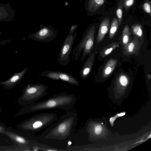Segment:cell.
<instances>
[{
    "instance_id": "obj_1",
    "label": "cell",
    "mask_w": 151,
    "mask_h": 151,
    "mask_svg": "<svg viewBox=\"0 0 151 151\" xmlns=\"http://www.w3.org/2000/svg\"><path fill=\"white\" fill-rule=\"evenodd\" d=\"M77 114L68 111L49 126L40 135L41 139L63 140L71 134L77 122Z\"/></svg>"
},
{
    "instance_id": "obj_2",
    "label": "cell",
    "mask_w": 151,
    "mask_h": 151,
    "mask_svg": "<svg viewBox=\"0 0 151 151\" xmlns=\"http://www.w3.org/2000/svg\"><path fill=\"white\" fill-rule=\"evenodd\" d=\"M76 101L73 95L63 92L43 101L34 102L25 106L23 109L24 113L54 109L65 111L71 109Z\"/></svg>"
},
{
    "instance_id": "obj_3",
    "label": "cell",
    "mask_w": 151,
    "mask_h": 151,
    "mask_svg": "<svg viewBox=\"0 0 151 151\" xmlns=\"http://www.w3.org/2000/svg\"><path fill=\"white\" fill-rule=\"evenodd\" d=\"M58 119L55 113H41L35 115L25 120L22 124L20 127L28 132L34 133L47 128Z\"/></svg>"
},
{
    "instance_id": "obj_4",
    "label": "cell",
    "mask_w": 151,
    "mask_h": 151,
    "mask_svg": "<svg viewBox=\"0 0 151 151\" xmlns=\"http://www.w3.org/2000/svg\"><path fill=\"white\" fill-rule=\"evenodd\" d=\"M48 86L40 83L29 84L24 88L20 98L21 104L26 105L33 103L46 95Z\"/></svg>"
},
{
    "instance_id": "obj_5",
    "label": "cell",
    "mask_w": 151,
    "mask_h": 151,
    "mask_svg": "<svg viewBox=\"0 0 151 151\" xmlns=\"http://www.w3.org/2000/svg\"><path fill=\"white\" fill-rule=\"evenodd\" d=\"M95 27H91L86 31L79 43L74 49L73 54V59L75 61L78 60L81 52V63H82L87 55L90 52L93 44V35Z\"/></svg>"
},
{
    "instance_id": "obj_6",
    "label": "cell",
    "mask_w": 151,
    "mask_h": 151,
    "mask_svg": "<svg viewBox=\"0 0 151 151\" xmlns=\"http://www.w3.org/2000/svg\"><path fill=\"white\" fill-rule=\"evenodd\" d=\"M40 27V29L29 35L27 37L32 40L44 42H51L56 37L57 31L52 26L41 25Z\"/></svg>"
},
{
    "instance_id": "obj_7",
    "label": "cell",
    "mask_w": 151,
    "mask_h": 151,
    "mask_svg": "<svg viewBox=\"0 0 151 151\" xmlns=\"http://www.w3.org/2000/svg\"><path fill=\"white\" fill-rule=\"evenodd\" d=\"M77 33L76 31L73 35H68L64 41L58 58V62L60 65L66 66L70 63V52Z\"/></svg>"
},
{
    "instance_id": "obj_8",
    "label": "cell",
    "mask_w": 151,
    "mask_h": 151,
    "mask_svg": "<svg viewBox=\"0 0 151 151\" xmlns=\"http://www.w3.org/2000/svg\"><path fill=\"white\" fill-rule=\"evenodd\" d=\"M40 76L47 77L55 80H61L72 85L78 86L80 83L77 79L70 74L63 72L47 70L41 73Z\"/></svg>"
},
{
    "instance_id": "obj_9",
    "label": "cell",
    "mask_w": 151,
    "mask_h": 151,
    "mask_svg": "<svg viewBox=\"0 0 151 151\" xmlns=\"http://www.w3.org/2000/svg\"><path fill=\"white\" fill-rule=\"evenodd\" d=\"M28 69V67L25 68L20 72L15 73L7 80L0 82V85L6 89L14 88L20 81Z\"/></svg>"
},
{
    "instance_id": "obj_10",
    "label": "cell",
    "mask_w": 151,
    "mask_h": 151,
    "mask_svg": "<svg viewBox=\"0 0 151 151\" xmlns=\"http://www.w3.org/2000/svg\"><path fill=\"white\" fill-rule=\"evenodd\" d=\"M15 16L14 10L9 4H0V22L12 21Z\"/></svg>"
},
{
    "instance_id": "obj_11",
    "label": "cell",
    "mask_w": 151,
    "mask_h": 151,
    "mask_svg": "<svg viewBox=\"0 0 151 151\" xmlns=\"http://www.w3.org/2000/svg\"><path fill=\"white\" fill-rule=\"evenodd\" d=\"M110 20L109 18L106 17L101 22L99 29L97 42H100L104 37L109 29Z\"/></svg>"
},
{
    "instance_id": "obj_12",
    "label": "cell",
    "mask_w": 151,
    "mask_h": 151,
    "mask_svg": "<svg viewBox=\"0 0 151 151\" xmlns=\"http://www.w3.org/2000/svg\"><path fill=\"white\" fill-rule=\"evenodd\" d=\"M105 0H88L86 5L88 13L94 12L104 3Z\"/></svg>"
},
{
    "instance_id": "obj_13",
    "label": "cell",
    "mask_w": 151,
    "mask_h": 151,
    "mask_svg": "<svg viewBox=\"0 0 151 151\" xmlns=\"http://www.w3.org/2000/svg\"><path fill=\"white\" fill-rule=\"evenodd\" d=\"M4 133L17 143L24 146L29 144V142L24 137L12 132L5 131Z\"/></svg>"
},
{
    "instance_id": "obj_14",
    "label": "cell",
    "mask_w": 151,
    "mask_h": 151,
    "mask_svg": "<svg viewBox=\"0 0 151 151\" xmlns=\"http://www.w3.org/2000/svg\"><path fill=\"white\" fill-rule=\"evenodd\" d=\"M118 26V22L116 18H114L112 20L109 31V36L112 38L116 33Z\"/></svg>"
},
{
    "instance_id": "obj_15",
    "label": "cell",
    "mask_w": 151,
    "mask_h": 151,
    "mask_svg": "<svg viewBox=\"0 0 151 151\" xmlns=\"http://www.w3.org/2000/svg\"><path fill=\"white\" fill-rule=\"evenodd\" d=\"M129 28L128 25L124 27L123 31V42L124 44H127L129 41Z\"/></svg>"
},
{
    "instance_id": "obj_16",
    "label": "cell",
    "mask_w": 151,
    "mask_h": 151,
    "mask_svg": "<svg viewBox=\"0 0 151 151\" xmlns=\"http://www.w3.org/2000/svg\"><path fill=\"white\" fill-rule=\"evenodd\" d=\"M133 31L134 34L139 37L142 36V32L141 27L139 24H137L134 26Z\"/></svg>"
},
{
    "instance_id": "obj_17",
    "label": "cell",
    "mask_w": 151,
    "mask_h": 151,
    "mask_svg": "<svg viewBox=\"0 0 151 151\" xmlns=\"http://www.w3.org/2000/svg\"><path fill=\"white\" fill-rule=\"evenodd\" d=\"M116 14L118 18L119 22L120 24L122 17V6L121 5H119L116 11Z\"/></svg>"
},
{
    "instance_id": "obj_18",
    "label": "cell",
    "mask_w": 151,
    "mask_h": 151,
    "mask_svg": "<svg viewBox=\"0 0 151 151\" xmlns=\"http://www.w3.org/2000/svg\"><path fill=\"white\" fill-rule=\"evenodd\" d=\"M123 5L126 9L132 6L134 4L135 0H123Z\"/></svg>"
},
{
    "instance_id": "obj_19",
    "label": "cell",
    "mask_w": 151,
    "mask_h": 151,
    "mask_svg": "<svg viewBox=\"0 0 151 151\" xmlns=\"http://www.w3.org/2000/svg\"><path fill=\"white\" fill-rule=\"evenodd\" d=\"M143 7L145 11L151 15V9L150 3L147 1L145 2L143 5Z\"/></svg>"
},
{
    "instance_id": "obj_20",
    "label": "cell",
    "mask_w": 151,
    "mask_h": 151,
    "mask_svg": "<svg viewBox=\"0 0 151 151\" xmlns=\"http://www.w3.org/2000/svg\"><path fill=\"white\" fill-rule=\"evenodd\" d=\"M119 81L120 84L124 86L127 85L128 82L127 78L124 75H122L120 77Z\"/></svg>"
},
{
    "instance_id": "obj_21",
    "label": "cell",
    "mask_w": 151,
    "mask_h": 151,
    "mask_svg": "<svg viewBox=\"0 0 151 151\" xmlns=\"http://www.w3.org/2000/svg\"><path fill=\"white\" fill-rule=\"evenodd\" d=\"M126 114L125 112H122L118 114L115 115L114 116L111 117L109 119V122L112 126H114V122L116 119L120 116H124Z\"/></svg>"
},
{
    "instance_id": "obj_22",
    "label": "cell",
    "mask_w": 151,
    "mask_h": 151,
    "mask_svg": "<svg viewBox=\"0 0 151 151\" xmlns=\"http://www.w3.org/2000/svg\"><path fill=\"white\" fill-rule=\"evenodd\" d=\"M102 130V127L100 125H95L92 131L95 134H100Z\"/></svg>"
},
{
    "instance_id": "obj_23",
    "label": "cell",
    "mask_w": 151,
    "mask_h": 151,
    "mask_svg": "<svg viewBox=\"0 0 151 151\" xmlns=\"http://www.w3.org/2000/svg\"><path fill=\"white\" fill-rule=\"evenodd\" d=\"M77 24H73L70 27L68 35H73L78 27Z\"/></svg>"
},
{
    "instance_id": "obj_24",
    "label": "cell",
    "mask_w": 151,
    "mask_h": 151,
    "mask_svg": "<svg viewBox=\"0 0 151 151\" xmlns=\"http://www.w3.org/2000/svg\"><path fill=\"white\" fill-rule=\"evenodd\" d=\"M113 68H111V66L108 65L105 69V74L106 75L110 74L112 71Z\"/></svg>"
},
{
    "instance_id": "obj_25",
    "label": "cell",
    "mask_w": 151,
    "mask_h": 151,
    "mask_svg": "<svg viewBox=\"0 0 151 151\" xmlns=\"http://www.w3.org/2000/svg\"><path fill=\"white\" fill-rule=\"evenodd\" d=\"M134 47V44L131 42L130 43L128 47V50L129 52H132Z\"/></svg>"
},
{
    "instance_id": "obj_26",
    "label": "cell",
    "mask_w": 151,
    "mask_h": 151,
    "mask_svg": "<svg viewBox=\"0 0 151 151\" xmlns=\"http://www.w3.org/2000/svg\"><path fill=\"white\" fill-rule=\"evenodd\" d=\"M12 40H7L1 41H0V46L5 45L9 43Z\"/></svg>"
},
{
    "instance_id": "obj_27",
    "label": "cell",
    "mask_w": 151,
    "mask_h": 151,
    "mask_svg": "<svg viewBox=\"0 0 151 151\" xmlns=\"http://www.w3.org/2000/svg\"><path fill=\"white\" fill-rule=\"evenodd\" d=\"M112 48H110L106 49L104 52V54L106 55H108L111 53L113 50Z\"/></svg>"
},
{
    "instance_id": "obj_28",
    "label": "cell",
    "mask_w": 151,
    "mask_h": 151,
    "mask_svg": "<svg viewBox=\"0 0 151 151\" xmlns=\"http://www.w3.org/2000/svg\"><path fill=\"white\" fill-rule=\"evenodd\" d=\"M5 129L4 127L0 125V133H4Z\"/></svg>"
},
{
    "instance_id": "obj_29",
    "label": "cell",
    "mask_w": 151,
    "mask_h": 151,
    "mask_svg": "<svg viewBox=\"0 0 151 151\" xmlns=\"http://www.w3.org/2000/svg\"><path fill=\"white\" fill-rule=\"evenodd\" d=\"M147 77H148L150 79V78H151V76H150V75H148L147 76Z\"/></svg>"
},
{
    "instance_id": "obj_30",
    "label": "cell",
    "mask_w": 151,
    "mask_h": 151,
    "mask_svg": "<svg viewBox=\"0 0 151 151\" xmlns=\"http://www.w3.org/2000/svg\"><path fill=\"white\" fill-rule=\"evenodd\" d=\"M2 32L0 31V35H2Z\"/></svg>"
}]
</instances>
